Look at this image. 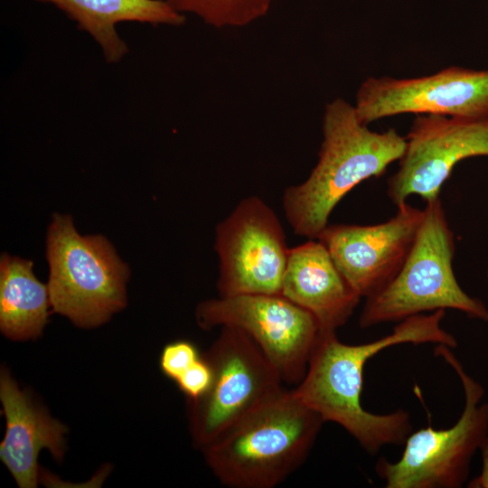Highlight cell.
I'll list each match as a JSON object with an SVG mask.
<instances>
[{
    "mask_svg": "<svg viewBox=\"0 0 488 488\" xmlns=\"http://www.w3.org/2000/svg\"><path fill=\"white\" fill-rule=\"evenodd\" d=\"M445 315L446 310H437L410 316L399 322L390 333L362 344L343 343L336 332L322 331L293 394L324 422L341 426L371 455L384 446L404 445L413 431L407 411L375 414L363 408L364 368L371 358L394 345L435 343L455 348V337L441 325Z\"/></svg>",
    "mask_w": 488,
    "mask_h": 488,
    "instance_id": "cell-1",
    "label": "cell"
},
{
    "mask_svg": "<svg viewBox=\"0 0 488 488\" xmlns=\"http://www.w3.org/2000/svg\"><path fill=\"white\" fill-rule=\"evenodd\" d=\"M322 134L315 166L303 183L288 187L283 195L289 225L296 234L310 239L318 238L349 192L382 175L401 159L407 145L395 128L371 130L360 120L354 105L342 98L325 105Z\"/></svg>",
    "mask_w": 488,
    "mask_h": 488,
    "instance_id": "cell-2",
    "label": "cell"
},
{
    "mask_svg": "<svg viewBox=\"0 0 488 488\" xmlns=\"http://www.w3.org/2000/svg\"><path fill=\"white\" fill-rule=\"evenodd\" d=\"M323 418L283 389L204 447L206 463L230 488H274L307 458Z\"/></svg>",
    "mask_w": 488,
    "mask_h": 488,
    "instance_id": "cell-3",
    "label": "cell"
},
{
    "mask_svg": "<svg viewBox=\"0 0 488 488\" xmlns=\"http://www.w3.org/2000/svg\"><path fill=\"white\" fill-rule=\"evenodd\" d=\"M424 217L402 267L381 290L365 298L361 328L453 309L488 321V308L465 293L453 269L455 236L440 198L426 202Z\"/></svg>",
    "mask_w": 488,
    "mask_h": 488,
    "instance_id": "cell-4",
    "label": "cell"
},
{
    "mask_svg": "<svg viewBox=\"0 0 488 488\" xmlns=\"http://www.w3.org/2000/svg\"><path fill=\"white\" fill-rule=\"evenodd\" d=\"M46 256L47 286L56 313L89 328L125 306L129 268L107 238L82 236L70 215L54 214L47 230Z\"/></svg>",
    "mask_w": 488,
    "mask_h": 488,
    "instance_id": "cell-5",
    "label": "cell"
},
{
    "mask_svg": "<svg viewBox=\"0 0 488 488\" xmlns=\"http://www.w3.org/2000/svg\"><path fill=\"white\" fill-rule=\"evenodd\" d=\"M451 349L438 344L434 353L459 378L464 410L451 427L412 431L399 460L377 461L375 473L387 488H460L467 481L472 458L488 435V403H482L483 386L465 371Z\"/></svg>",
    "mask_w": 488,
    "mask_h": 488,
    "instance_id": "cell-6",
    "label": "cell"
},
{
    "mask_svg": "<svg viewBox=\"0 0 488 488\" xmlns=\"http://www.w3.org/2000/svg\"><path fill=\"white\" fill-rule=\"evenodd\" d=\"M205 358L212 380L205 394L192 400L191 419L192 436L202 449L284 389L275 366L238 328L222 326Z\"/></svg>",
    "mask_w": 488,
    "mask_h": 488,
    "instance_id": "cell-7",
    "label": "cell"
},
{
    "mask_svg": "<svg viewBox=\"0 0 488 488\" xmlns=\"http://www.w3.org/2000/svg\"><path fill=\"white\" fill-rule=\"evenodd\" d=\"M200 327L231 326L249 335L278 371L297 385L305 374L322 329L306 310L281 294L220 296L196 308Z\"/></svg>",
    "mask_w": 488,
    "mask_h": 488,
    "instance_id": "cell-8",
    "label": "cell"
},
{
    "mask_svg": "<svg viewBox=\"0 0 488 488\" xmlns=\"http://www.w3.org/2000/svg\"><path fill=\"white\" fill-rule=\"evenodd\" d=\"M220 296L281 294L289 249L276 212L259 197L241 200L215 230Z\"/></svg>",
    "mask_w": 488,
    "mask_h": 488,
    "instance_id": "cell-9",
    "label": "cell"
},
{
    "mask_svg": "<svg viewBox=\"0 0 488 488\" xmlns=\"http://www.w3.org/2000/svg\"><path fill=\"white\" fill-rule=\"evenodd\" d=\"M354 107L365 125L401 114L488 117V69L451 66L417 78L369 77Z\"/></svg>",
    "mask_w": 488,
    "mask_h": 488,
    "instance_id": "cell-10",
    "label": "cell"
},
{
    "mask_svg": "<svg viewBox=\"0 0 488 488\" xmlns=\"http://www.w3.org/2000/svg\"><path fill=\"white\" fill-rule=\"evenodd\" d=\"M405 137L404 155L387 183V195L396 206L411 195L426 202L438 198L458 163L488 156V117L417 115Z\"/></svg>",
    "mask_w": 488,
    "mask_h": 488,
    "instance_id": "cell-11",
    "label": "cell"
},
{
    "mask_svg": "<svg viewBox=\"0 0 488 488\" xmlns=\"http://www.w3.org/2000/svg\"><path fill=\"white\" fill-rule=\"evenodd\" d=\"M374 225L328 224L318 238L345 279L361 296L378 293L397 275L420 228L424 210L407 202Z\"/></svg>",
    "mask_w": 488,
    "mask_h": 488,
    "instance_id": "cell-12",
    "label": "cell"
},
{
    "mask_svg": "<svg viewBox=\"0 0 488 488\" xmlns=\"http://www.w3.org/2000/svg\"><path fill=\"white\" fill-rule=\"evenodd\" d=\"M281 295L308 311L323 331L344 325L361 296L316 239L289 249Z\"/></svg>",
    "mask_w": 488,
    "mask_h": 488,
    "instance_id": "cell-13",
    "label": "cell"
},
{
    "mask_svg": "<svg viewBox=\"0 0 488 488\" xmlns=\"http://www.w3.org/2000/svg\"><path fill=\"white\" fill-rule=\"evenodd\" d=\"M0 399L6 420L0 459L19 487H36L40 451L47 449L61 460L66 428L33 406L5 371L0 377Z\"/></svg>",
    "mask_w": 488,
    "mask_h": 488,
    "instance_id": "cell-14",
    "label": "cell"
},
{
    "mask_svg": "<svg viewBox=\"0 0 488 488\" xmlns=\"http://www.w3.org/2000/svg\"><path fill=\"white\" fill-rule=\"evenodd\" d=\"M52 4L89 33L102 49L108 62H117L128 52L118 36L116 24L139 22L153 25L180 26L185 23L183 14L166 0H37Z\"/></svg>",
    "mask_w": 488,
    "mask_h": 488,
    "instance_id": "cell-15",
    "label": "cell"
},
{
    "mask_svg": "<svg viewBox=\"0 0 488 488\" xmlns=\"http://www.w3.org/2000/svg\"><path fill=\"white\" fill-rule=\"evenodd\" d=\"M31 260L3 254L0 260V329L12 340L39 336L52 306L49 288Z\"/></svg>",
    "mask_w": 488,
    "mask_h": 488,
    "instance_id": "cell-16",
    "label": "cell"
},
{
    "mask_svg": "<svg viewBox=\"0 0 488 488\" xmlns=\"http://www.w3.org/2000/svg\"><path fill=\"white\" fill-rule=\"evenodd\" d=\"M175 10L193 14L218 28L242 27L265 16L275 0H166Z\"/></svg>",
    "mask_w": 488,
    "mask_h": 488,
    "instance_id": "cell-17",
    "label": "cell"
},
{
    "mask_svg": "<svg viewBox=\"0 0 488 488\" xmlns=\"http://www.w3.org/2000/svg\"><path fill=\"white\" fill-rule=\"evenodd\" d=\"M200 358L193 343L179 340L164 346L160 356V367L165 376L175 381Z\"/></svg>",
    "mask_w": 488,
    "mask_h": 488,
    "instance_id": "cell-18",
    "label": "cell"
},
{
    "mask_svg": "<svg viewBox=\"0 0 488 488\" xmlns=\"http://www.w3.org/2000/svg\"><path fill=\"white\" fill-rule=\"evenodd\" d=\"M211 367L205 357H201L175 382L180 390L192 400H195L205 394L211 386Z\"/></svg>",
    "mask_w": 488,
    "mask_h": 488,
    "instance_id": "cell-19",
    "label": "cell"
},
{
    "mask_svg": "<svg viewBox=\"0 0 488 488\" xmlns=\"http://www.w3.org/2000/svg\"><path fill=\"white\" fill-rule=\"evenodd\" d=\"M482 469L480 474L468 482V488H488V435L480 446Z\"/></svg>",
    "mask_w": 488,
    "mask_h": 488,
    "instance_id": "cell-20",
    "label": "cell"
},
{
    "mask_svg": "<svg viewBox=\"0 0 488 488\" xmlns=\"http://www.w3.org/2000/svg\"><path fill=\"white\" fill-rule=\"evenodd\" d=\"M487 278H488V271H487Z\"/></svg>",
    "mask_w": 488,
    "mask_h": 488,
    "instance_id": "cell-21",
    "label": "cell"
}]
</instances>
